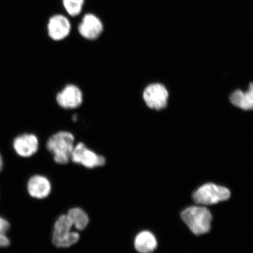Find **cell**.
I'll list each match as a JSON object with an SVG mask.
<instances>
[{"mask_svg": "<svg viewBox=\"0 0 253 253\" xmlns=\"http://www.w3.org/2000/svg\"><path fill=\"white\" fill-rule=\"evenodd\" d=\"M74 142V135L71 132L59 131L48 139L46 148L53 155V159L56 163L66 164L71 160Z\"/></svg>", "mask_w": 253, "mask_h": 253, "instance_id": "6da1fadb", "label": "cell"}, {"mask_svg": "<svg viewBox=\"0 0 253 253\" xmlns=\"http://www.w3.org/2000/svg\"><path fill=\"white\" fill-rule=\"evenodd\" d=\"M181 217L196 235H204L211 230L212 216L206 207L195 206L186 208L182 211Z\"/></svg>", "mask_w": 253, "mask_h": 253, "instance_id": "7a4b0ae2", "label": "cell"}, {"mask_svg": "<svg viewBox=\"0 0 253 253\" xmlns=\"http://www.w3.org/2000/svg\"><path fill=\"white\" fill-rule=\"evenodd\" d=\"M73 224L67 214H63L56 221L53 227L52 242L58 248H69L80 238L79 233L72 232Z\"/></svg>", "mask_w": 253, "mask_h": 253, "instance_id": "3957f363", "label": "cell"}, {"mask_svg": "<svg viewBox=\"0 0 253 253\" xmlns=\"http://www.w3.org/2000/svg\"><path fill=\"white\" fill-rule=\"evenodd\" d=\"M230 197V192L224 186L207 183L201 186L193 195L194 201L199 205H210L227 200Z\"/></svg>", "mask_w": 253, "mask_h": 253, "instance_id": "277c9868", "label": "cell"}, {"mask_svg": "<svg viewBox=\"0 0 253 253\" xmlns=\"http://www.w3.org/2000/svg\"><path fill=\"white\" fill-rule=\"evenodd\" d=\"M71 160L73 162L81 164L87 169L103 166L106 163L105 158L88 149L86 145L82 142L75 145L72 151Z\"/></svg>", "mask_w": 253, "mask_h": 253, "instance_id": "5b68a950", "label": "cell"}, {"mask_svg": "<svg viewBox=\"0 0 253 253\" xmlns=\"http://www.w3.org/2000/svg\"><path fill=\"white\" fill-rule=\"evenodd\" d=\"M143 99L149 108L160 110L166 108L169 92L163 84H153L148 85L143 92Z\"/></svg>", "mask_w": 253, "mask_h": 253, "instance_id": "8992f818", "label": "cell"}, {"mask_svg": "<svg viewBox=\"0 0 253 253\" xmlns=\"http://www.w3.org/2000/svg\"><path fill=\"white\" fill-rule=\"evenodd\" d=\"M56 102L62 108L77 109L83 102V94L78 86L68 84L63 88L56 96Z\"/></svg>", "mask_w": 253, "mask_h": 253, "instance_id": "52a82bcc", "label": "cell"}, {"mask_svg": "<svg viewBox=\"0 0 253 253\" xmlns=\"http://www.w3.org/2000/svg\"><path fill=\"white\" fill-rule=\"evenodd\" d=\"M70 21L64 15L52 16L47 24V31L50 39L56 41H62L68 37L71 33Z\"/></svg>", "mask_w": 253, "mask_h": 253, "instance_id": "ba28073f", "label": "cell"}, {"mask_svg": "<svg viewBox=\"0 0 253 253\" xmlns=\"http://www.w3.org/2000/svg\"><path fill=\"white\" fill-rule=\"evenodd\" d=\"M79 34L84 39L95 40L98 39L103 31L102 21L97 16L92 14H87L84 16L78 27Z\"/></svg>", "mask_w": 253, "mask_h": 253, "instance_id": "9c48e42d", "label": "cell"}, {"mask_svg": "<svg viewBox=\"0 0 253 253\" xmlns=\"http://www.w3.org/2000/svg\"><path fill=\"white\" fill-rule=\"evenodd\" d=\"M13 147L16 153L22 157L33 156L39 150V141L33 134H23L14 139Z\"/></svg>", "mask_w": 253, "mask_h": 253, "instance_id": "30bf717a", "label": "cell"}, {"mask_svg": "<svg viewBox=\"0 0 253 253\" xmlns=\"http://www.w3.org/2000/svg\"><path fill=\"white\" fill-rule=\"evenodd\" d=\"M27 189L31 197L42 199L48 197L51 191V184L46 177L34 175L28 181Z\"/></svg>", "mask_w": 253, "mask_h": 253, "instance_id": "8fae6325", "label": "cell"}, {"mask_svg": "<svg viewBox=\"0 0 253 253\" xmlns=\"http://www.w3.org/2000/svg\"><path fill=\"white\" fill-rule=\"evenodd\" d=\"M157 246L156 237L149 231H142L138 234L134 240L135 249L140 253H153Z\"/></svg>", "mask_w": 253, "mask_h": 253, "instance_id": "7c38bea8", "label": "cell"}, {"mask_svg": "<svg viewBox=\"0 0 253 253\" xmlns=\"http://www.w3.org/2000/svg\"><path fill=\"white\" fill-rule=\"evenodd\" d=\"M230 102L234 105L243 110H253V83L250 84L249 89L246 92L237 90L231 95Z\"/></svg>", "mask_w": 253, "mask_h": 253, "instance_id": "4fadbf2b", "label": "cell"}, {"mask_svg": "<svg viewBox=\"0 0 253 253\" xmlns=\"http://www.w3.org/2000/svg\"><path fill=\"white\" fill-rule=\"evenodd\" d=\"M76 229L82 230L86 228L89 222L87 214L81 208H75L69 210L67 214Z\"/></svg>", "mask_w": 253, "mask_h": 253, "instance_id": "5bb4252c", "label": "cell"}, {"mask_svg": "<svg viewBox=\"0 0 253 253\" xmlns=\"http://www.w3.org/2000/svg\"><path fill=\"white\" fill-rule=\"evenodd\" d=\"M84 2V0H63V5L69 15L76 17L81 14Z\"/></svg>", "mask_w": 253, "mask_h": 253, "instance_id": "9a60e30c", "label": "cell"}, {"mask_svg": "<svg viewBox=\"0 0 253 253\" xmlns=\"http://www.w3.org/2000/svg\"><path fill=\"white\" fill-rule=\"evenodd\" d=\"M9 223L5 218L0 216V233H6L9 229Z\"/></svg>", "mask_w": 253, "mask_h": 253, "instance_id": "2e32d148", "label": "cell"}, {"mask_svg": "<svg viewBox=\"0 0 253 253\" xmlns=\"http://www.w3.org/2000/svg\"><path fill=\"white\" fill-rule=\"evenodd\" d=\"M10 244V241L6 233H0V248H6Z\"/></svg>", "mask_w": 253, "mask_h": 253, "instance_id": "e0dca14e", "label": "cell"}, {"mask_svg": "<svg viewBox=\"0 0 253 253\" xmlns=\"http://www.w3.org/2000/svg\"><path fill=\"white\" fill-rule=\"evenodd\" d=\"M3 165H4V163H3V159L1 155L0 154V172L3 169Z\"/></svg>", "mask_w": 253, "mask_h": 253, "instance_id": "ac0fdd59", "label": "cell"}]
</instances>
